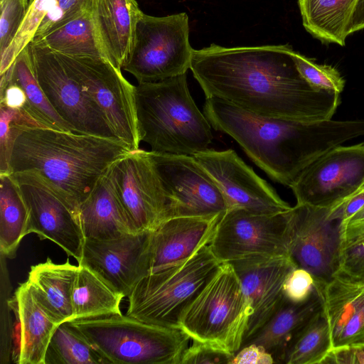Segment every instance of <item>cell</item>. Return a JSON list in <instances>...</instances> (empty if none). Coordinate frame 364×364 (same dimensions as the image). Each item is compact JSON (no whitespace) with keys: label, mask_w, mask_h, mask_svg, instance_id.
<instances>
[{"label":"cell","mask_w":364,"mask_h":364,"mask_svg":"<svg viewBox=\"0 0 364 364\" xmlns=\"http://www.w3.org/2000/svg\"><path fill=\"white\" fill-rule=\"evenodd\" d=\"M55 0H30L26 17L11 43L0 55V75L6 72L19 53L31 42L40 23Z\"/></svg>","instance_id":"34"},{"label":"cell","mask_w":364,"mask_h":364,"mask_svg":"<svg viewBox=\"0 0 364 364\" xmlns=\"http://www.w3.org/2000/svg\"><path fill=\"white\" fill-rule=\"evenodd\" d=\"M230 263L240 278L250 307L244 341L256 333L280 307L285 299L284 282L297 267L289 255L245 259Z\"/></svg>","instance_id":"19"},{"label":"cell","mask_w":364,"mask_h":364,"mask_svg":"<svg viewBox=\"0 0 364 364\" xmlns=\"http://www.w3.org/2000/svg\"><path fill=\"white\" fill-rule=\"evenodd\" d=\"M92 1V0H55L40 23L33 38H39L62 26L87 9Z\"/></svg>","instance_id":"38"},{"label":"cell","mask_w":364,"mask_h":364,"mask_svg":"<svg viewBox=\"0 0 364 364\" xmlns=\"http://www.w3.org/2000/svg\"><path fill=\"white\" fill-rule=\"evenodd\" d=\"M364 207V189L359 190L354 195L342 203L343 224Z\"/></svg>","instance_id":"43"},{"label":"cell","mask_w":364,"mask_h":364,"mask_svg":"<svg viewBox=\"0 0 364 364\" xmlns=\"http://www.w3.org/2000/svg\"><path fill=\"white\" fill-rule=\"evenodd\" d=\"M364 29V0H358L347 28L348 35Z\"/></svg>","instance_id":"44"},{"label":"cell","mask_w":364,"mask_h":364,"mask_svg":"<svg viewBox=\"0 0 364 364\" xmlns=\"http://www.w3.org/2000/svg\"><path fill=\"white\" fill-rule=\"evenodd\" d=\"M180 364H230L235 354L215 346L192 340Z\"/></svg>","instance_id":"39"},{"label":"cell","mask_w":364,"mask_h":364,"mask_svg":"<svg viewBox=\"0 0 364 364\" xmlns=\"http://www.w3.org/2000/svg\"><path fill=\"white\" fill-rule=\"evenodd\" d=\"M151 232L106 240L85 239L78 264L91 269L123 298L128 297L140 280L150 274Z\"/></svg>","instance_id":"18"},{"label":"cell","mask_w":364,"mask_h":364,"mask_svg":"<svg viewBox=\"0 0 364 364\" xmlns=\"http://www.w3.org/2000/svg\"><path fill=\"white\" fill-rule=\"evenodd\" d=\"M57 54L98 105L114 135L132 151L139 149L135 86L124 77L122 70L104 58Z\"/></svg>","instance_id":"11"},{"label":"cell","mask_w":364,"mask_h":364,"mask_svg":"<svg viewBox=\"0 0 364 364\" xmlns=\"http://www.w3.org/2000/svg\"><path fill=\"white\" fill-rule=\"evenodd\" d=\"M26 204L29 219L27 235L36 234L80 260L84 236L77 215L56 188L38 173H11Z\"/></svg>","instance_id":"15"},{"label":"cell","mask_w":364,"mask_h":364,"mask_svg":"<svg viewBox=\"0 0 364 364\" xmlns=\"http://www.w3.org/2000/svg\"><path fill=\"white\" fill-rule=\"evenodd\" d=\"M193 156L218 183L227 210L240 208L255 213L274 214L291 208L234 150L208 149Z\"/></svg>","instance_id":"17"},{"label":"cell","mask_w":364,"mask_h":364,"mask_svg":"<svg viewBox=\"0 0 364 364\" xmlns=\"http://www.w3.org/2000/svg\"><path fill=\"white\" fill-rule=\"evenodd\" d=\"M28 210L19 187L9 173H0V250L14 258L27 235Z\"/></svg>","instance_id":"31"},{"label":"cell","mask_w":364,"mask_h":364,"mask_svg":"<svg viewBox=\"0 0 364 364\" xmlns=\"http://www.w3.org/2000/svg\"><path fill=\"white\" fill-rule=\"evenodd\" d=\"M0 75L1 80L14 82L23 90L26 103L22 111L41 127L73 132L49 102L37 80L29 44L19 53L11 67Z\"/></svg>","instance_id":"29"},{"label":"cell","mask_w":364,"mask_h":364,"mask_svg":"<svg viewBox=\"0 0 364 364\" xmlns=\"http://www.w3.org/2000/svg\"><path fill=\"white\" fill-rule=\"evenodd\" d=\"M141 141L151 151L190 155L208 149L211 125L195 103L186 73L135 86Z\"/></svg>","instance_id":"4"},{"label":"cell","mask_w":364,"mask_h":364,"mask_svg":"<svg viewBox=\"0 0 364 364\" xmlns=\"http://www.w3.org/2000/svg\"><path fill=\"white\" fill-rule=\"evenodd\" d=\"M364 220V207L360 210L355 215H354L350 219L346 221L343 225L346 223L358 222Z\"/></svg>","instance_id":"45"},{"label":"cell","mask_w":364,"mask_h":364,"mask_svg":"<svg viewBox=\"0 0 364 364\" xmlns=\"http://www.w3.org/2000/svg\"><path fill=\"white\" fill-rule=\"evenodd\" d=\"M212 128L233 138L273 181L290 186L331 149L364 136V119L299 122L259 115L217 97H205Z\"/></svg>","instance_id":"2"},{"label":"cell","mask_w":364,"mask_h":364,"mask_svg":"<svg viewBox=\"0 0 364 364\" xmlns=\"http://www.w3.org/2000/svg\"><path fill=\"white\" fill-rule=\"evenodd\" d=\"M92 9L109 59L122 70L131 52L135 27L142 11L135 0H92Z\"/></svg>","instance_id":"25"},{"label":"cell","mask_w":364,"mask_h":364,"mask_svg":"<svg viewBox=\"0 0 364 364\" xmlns=\"http://www.w3.org/2000/svg\"><path fill=\"white\" fill-rule=\"evenodd\" d=\"M193 51L186 13L156 17L142 12L122 69L138 84L166 80L187 73Z\"/></svg>","instance_id":"8"},{"label":"cell","mask_w":364,"mask_h":364,"mask_svg":"<svg viewBox=\"0 0 364 364\" xmlns=\"http://www.w3.org/2000/svg\"><path fill=\"white\" fill-rule=\"evenodd\" d=\"M316 287L314 277L307 270L296 267L286 278L283 292L293 302H302L311 295Z\"/></svg>","instance_id":"40"},{"label":"cell","mask_w":364,"mask_h":364,"mask_svg":"<svg viewBox=\"0 0 364 364\" xmlns=\"http://www.w3.org/2000/svg\"><path fill=\"white\" fill-rule=\"evenodd\" d=\"M322 309V287L316 284L311 295L304 301L293 302L285 297L272 316L245 340L241 348L250 343L262 346L272 354L275 363H282L285 350L294 336Z\"/></svg>","instance_id":"24"},{"label":"cell","mask_w":364,"mask_h":364,"mask_svg":"<svg viewBox=\"0 0 364 364\" xmlns=\"http://www.w3.org/2000/svg\"><path fill=\"white\" fill-rule=\"evenodd\" d=\"M331 348L329 326L323 307L294 336L285 350L282 363L321 364Z\"/></svg>","instance_id":"32"},{"label":"cell","mask_w":364,"mask_h":364,"mask_svg":"<svg viewBox=\"0 0 364 364\" xmlns=\"http://www.w3.org/2000/svg\"><path fill=\"white\" fill-rule=\"evenodd\" d=\"M342 203L330 208L296 203L290 210L289 256L321 287L333 280L339 268L343 245Z\"/></svg>","instance_id":"9"},{"label":"cell","mask_w":364,"mask_h":364,"mask_svg":"<svg viewBox=\"0 0 364 364\" xmlns=\"http://www.w3.org/2000/svg\"><path fill=\"white\" fill-rule=\"evenodd\" d=\"M250 315L240 278L230 262H223L183 311L179 328L191 340L235 354L242 344Z\"/></svg>","instance_id":"6"},{"label":"cell","mask_w":364,"mask_h":364,"mask_svg":"<svg viewBox=\"0 0 364 364\" xmlns=\"http://www.w3.org/2000/svg\"><path fill=\"white\" fill-rule=\"evenodd\" d=\"M336 277L364 285V237L343 247Z\"/></svg>","instance_id":"37"},{"label":"cell","mask_w":364,"mask_h":364,"mask_svg":"<svg viewBox=\"0 0 364 364\" xmlns=\"http://www.w3.org/2000/svg\"><path fill=\"white\" fill-rule=\"evenodd\" d=\"M31 43L46 46L59 54L109 60L97 31L92 1L78 15L41 37L33 38Z\"/></svg>","instance_id":"27"},{"label":"cell","mask_w":364,"mask_h":364,"mask_svg":"<svg viewBox=\"0 0 364 364\" xmlns=\"http://www.w3.org/2000/svg\"><path fill=\"white\" fill-rule=\"evenodd\" d=\"M273 356L262 346L250 343L242 347L230 364H273Z\"/></svg>","instance_id":"42"},{"label":"cell","mask_w":364,"mask_h":364,"mask_svg":"<svg viewBox=\"0 0 364 364\" xmlns=\"http://www.w3.org/2000/svg\"><path fill=\"white\" fill-rule=\"evenodd\" d=\"M223 214L204 217H173L151 232L150 273L186 262L209 245Z\"/></svg>","instance_id":"20"},{"label":"cell","mask_w":364,"mask_h":364,"mask_svg":"<svg viewBox=\"0 0 364 364\" xmlns=\"http://www.w3.org/2000/svg\"><path fill=\"white\" fill-rule=\"evenodd\" d=\"M112 166L80 207L78 219L85 239L106 240L134 233L119 199Z\"/></svg>","instance_id":"23"},{"label":"cell","mask_w":364,"mask_h":364,"mask_svg":"<svg viewBox=\"0 0 364 364\" xmlns=\"http://www.w3.org/2000/svg\"><path fill=\"white\" fill-rule=\"evenodd\" d=\"M291 55L300 75L311 87L338 95L343 92L346 82L336 68L318 64L294 50Z\"/></svg>","instance_id":"35"},{"label":"cell","mask_w":364,"mask_h":364,"mask_svg":"<svg viewBox=\"0 0 364 364\" xmlns=\"http://www.w3.org/2000/svg\"><path fill=\"white\" fill-rule=\"evenodd\" d=\"M71 297L73 320L122 314L123 297L85 266L77 264Z\"/></svg>","instance_id":"30"},{"label":"cell","mask_w":364,"mask_h":364,"mask_svg":"<svg viewBox=\"0 0 364 364\" xmlns=\"http://www.w3.org/2000/svg\"><path fill=\"white\" fill-rule=\"evenodd\" d=\"M28 0H0V55L16 37L28 12Z\"/></svg>","instance_id":"36"},{"label":"cell","mask_w":364,"mask_h":364,"mask_svg":"<svg viewBox=\"0 0 364 364\" xmlns=\"http://www.w3.org/2000/svg\"><path fill=\"white\" fill-rule=\"evenodd\" d=\"M364 186V141L337 146L306 167L289 188L297 204L330 208Z\"/></svg>","instance_id":"13"},{"label":"cell","mask_w":364,"mask_h":364,"mask_svg":"<svg viewBox=\"0 0 364 364\" xmlns=\"http://www.w3.org/2000/svg\"><path fill=\"white\" fill-rule=\"evenodd\" d=\"M360 189H364V186H363Z\"/></svg>","instance_id":"46"},{"label":"cell","mask_w":364,"mask_h":364,"mask_svg":"<svg viewBox=\"0 0 364 364\" xmlns=\"http://www.w3.org/2000/svg\"><path fill=\"white\" fill-rule=\"evenodd\" d=\"M321 364H364V342L332 348Z\"/></svg>","instance_id":"41"},{"label":"cell","mask_w":364,"mask_h":364,"mask_svg":"<svg viewBox=\"0 0 364 364\" xmlns=\"http://www.w3.org/2000/svg\"><path fill=\"white\" fill-rule=\"evenodd\" d=\"M45 364L108 363L70 321H66L55 328L46 350Z\"/></svg>","instance_id":"33"},{"label":"cell","mask_w":364,"mask_h":364,"mask_svg":"<svg viewBox=\"0 0 364 364\" xmlns=\"http://www.w3.org/2000/svg\"><path fill=\"white\" fill-rule=\"evenodd\" d=\"M11 120L14 142L8 173H38L77 216L110 166L132 151L117 138L27 125L28 118L18 109L12 111Z\"/></svg>","instance_id":"3"},{"label":"cell","mask_w":364,"mask_h":364,"mask_svg":"<svg viewBox=\"0 0 364 364\" xmlns=\"http://www.w3.org/2000/svg\"><path fill=\"white\" fill-rule=\"evenodd\" d=\"M112 171L134 233L153 231L170 218L168 199L149 151H131L112 164Z\"/></svg>","instance_id":"14"},{"label":"cell","mask_w":364,"mask_h":364,"mask_svg":"<svg viewBox=\"0 0 364 364\" xmlns=\"http://www.w3.org/2000/svg\"><path fill=\"white\" fill-rule=\"evenodd\" d=\"M290 210L274 214L226 210L209 243L213 253L222 263L289 255Z\"/></svg>","instance_id":"10"},{"label":"cell","mask_w":364,"mask_h":364,"mask_svg":"<svg viewBox=\"0 0 364 364\" xmlns=\"http://www.w3.org/2000/svg\"><path fill=\"white\" fill-rule=\"evenodd\" d=\"M358 0H298L302 23L323 43L346 44L347 28Z\"/></svg>","instance_id":"28"},{"label":"cell","mask_w":364,"mask_h":364,"mask_svg":"<svg viewBox=\"0 0 364 364\" xmlns=\"http://www.w3.org/2000/svg\"><path fill=\"white\" fill-rule=\"evenodd\" d=\"M70 323L107 363L180 364L191 339L181 328L146 323L122 314Z\"/></svg>","instance_id":"5"},{"label":"cell","mask_w":364,"mask_h":364,"mask_svg":"<svg viewBox=\"0 0 364 364\" xmlns=\"http://www.w3.org/2000/svg\"><path fill=\"white\" fill-rule=\"evenodd\" d=\"M289 45L194 50L191 70L205 97L249 112L299 122L331 119L340 95L311 87L300 75Z\"/></svg>","instance_id":"1"},{"label":"cell","mask_w":364,"mask_h":364,"mask_svg":"<svg viewBox=\"0 0 364 364\" xmlns=\"http://www.w3.org/2000/svg\"><path fill=\"white\" fill-rule=\"evenodd\" d=\"M221 263L207 245L186 262L149 274L129 295L127 315L146 323L180 328L183 311Z\"/></svg>","instance_id":"7"},{"label":"cell","mask_w":364,"mask_h":364,"mask_svg":"<svg viewBox=\"0 0 364 364\" xmlns=\"http://www.w3.org/2000/svg\"><path fill=\"white\" fill-rule=\"evenodd\" d=\"M29 45L37 80L49 102L73 132L117 138L98 105L58 55L46 46L31 42Z\"/></svg>","instance_id":"12"},{"label":"cell","mask_w":364,"mask_h":364,"mask_svg":"<svg viewBox=\"0 0 364 364\" xmlns=\"http://www.w3.org/2000/svg\"><path fill=\"white\" fill-rule=\"evenodd\" d=\"M9 305L18 325L15 362L45 364L46 350L58 324L37 301L27 281L19 284Z\"/></svg>","instance_id":"21"},{"label":"cell","mask_w":364,"mask_h":364,"mask_svg":"<svg viewBox=\"0 0 364 364\" xmlns=\"http://www.w3.org/2000/svg\"><path fill=\"white\" fill-rule=\"evenodd\" d=\"M149 152L168 199L169 218L226 212L218 183L193 156Z\"/></svg>","instance_id":"16"},{"label":"cell","mask_w":364,"mask_h":364,"mask_svg":"<svg viewBox=\"0 0 364 364\" xmlns=\"http://www.w3.org/2000/svg\"><path fill=\"white\" fill-rule=\"evenodd\" d=\"M77 265L69 260L55 264L50 258L33 265L28 279L39 304L49 317L58 325L73 320L72 288Z\"/></svg>","instance_id":"26"},{"label":"cell","mask_w":364,"mask_h":364,"mask_svg":"<svg viewBox=\"0 0 364 364\" xmlns=\"http://www.w3.org/2000/svg\"><path fill=\"white\" fill-rule=\"evenodd\" d=\"M332 348L364 342V285L336 277L322 287Z\"/></svg>","instance_id":"22"}]
</instances>
